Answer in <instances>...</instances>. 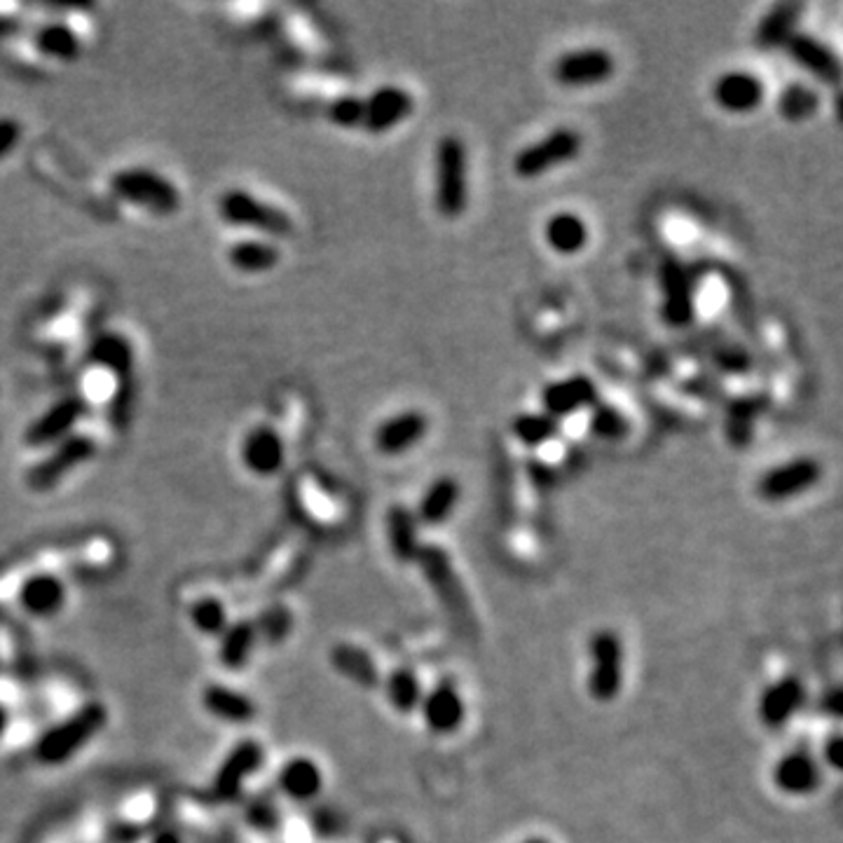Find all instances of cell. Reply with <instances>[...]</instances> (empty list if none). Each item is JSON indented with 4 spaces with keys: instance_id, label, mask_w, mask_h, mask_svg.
Here are the masks:
<instances>
[{
    "instance_id": "cell-1",
    "label": "cell",
    "mask_w": 843,
    "mask_h": 843,
    "mask_svg": "<svg viewBox=\"0 0 843 843\" xmlns=\"http://www.w3.org/2000/svg\"><path fill=\"white\" fill-rule=\"evenodd\" d=\"M106 722L108 710L101 703H87L64 722L45 731V734L37 738L33 755L45 766L66 764L101 734Z\"/></svg>"
},
{
    "instance_id": "cell-2",
    "label": "cell",
    "mask_w": 843,
    "mask_h": 843,
    "mask_svg": "<svg viewBox=\"0 0 843 843\" xmlns=\"http://www.w3.org/2000/svg\"><path fill=\"white\" fill-rule=\"evenodd\" d=\"M626 682V649L624 640L612 628H599L588 640V674L586 691L595 703L609 705L624 691Z\"/></svg>"
},
{
    "instance_id": "cell-3",
    "label": "cell",
    "mask_w": 843,
    "mask_h": 843,
    "mask_svg": "<svg viewBox=\"0 0 843 843\" xmlns=\"http://www.w3.org/2000/svg\"><path fill=\"white\" fill-rule=\"evenodd\" d=\"M436 209L443 218H457L466 209V150L453 134L436 148Z\"/></svg>"
},
{
    "instance_id": "cell-4",
    "label": "cell",
    "mask_w": 843,
    "mask_h": 843,
    "mask_svg": "<svg viewBox=\"0 0 843 843\" xmlns=\"http://www.w3.org/2000/svg\"><path fill=\"white\" fill-rule=\"evenodd\" d=\"M581 148H584V139L572 127H558L549 137L539 139L537 143L522 148L514 158V172L518 179H539L549 174L553 166L568 164L574 158H579Z\"/></svg>"
},
{
    "instance_id": "cell-5",
    "label": "cell",
    "mask_w": 843,
    "mask_h": 843,
    "mask_svg": "<svg viewBox=\"0 0 843 843\" xmlns=\"http://www.w3.org/2000/svg\"><path fill=\"white\" fill-rule=\"evenodd\" d=\"M110 191L153 214H172L181 202L172 183L160 174L143 172V169H129V172L116 174L110 179Z\"/></svg>"
},
{
    "instance_id": "cell-6",
    "label": "cell",
    "mask_w": 843,
    "mask_h": 843,
    "mask_svg": "<svg viewBox=\"0 0 843 843\" xmlns=\"http://www.w3.org/2000/svg\"><path fill=\"white\" fill-rule=\"evenodd\" d=\"M820 478H822V466L818 460L797 457L764 472L757 480V495L764 501H771V504L787 501L809 493L811 487L818 485Z\"/></svg>"
},
{
    "instance_id": "cell-7",
    "label": "cell",
    "mask_w": 843,
    "mask_h": 843,
    "mask_svg": "<svg viewBox=\"0 0 843 843\" xmlns=\"http://www.w3.org/2000/svg\"><path fill=\"white\" fill-rule=\"evenodd\" d=\"M218 212L228 223L241 225V228H256L268 235H289L293 230V223L284 212L274 209L272 204L258 199L247 191L225 193L220 197Z\"/></svg>"
},
{
    "instance_id": "cell-8",
    "label": "cell",
    "mask_w": 843,
    "mask_h": 843,
    "mask_svg": "<svg viewBox=\"0 0 843 843\" xmlns=\"http://www.w3.org/2000/svg\"><path fill=\"white\" fill-rule=\"evenodd\" d=\"M771 782L785 797H811L822 782V764L809 747H792L774 764Z\"/></svg>"
},
{
    "instance_id": "cell-9",
    "label": "cell",
    "mask_w": 843,
    "mask_h": 843,
    "mask_svg": "<svg viewBox=\"0 0 843 843\" xmlns=\"http://www.w3.org/2000/svg\"><path fill=\"white\" fill-rule=\"evenodd\" d=\"M418 712L431 734L453 736L466 720V703L453 680H441L431 689H424Z\"/></svg>"
},
{
    "instance_id": "cell-10",
    "label": "cell",
    "mask_w": 843,
    "mask_h": 843,
    "mask_svg": "<svg viewBox=\"0 0 843 843\" xmlns=\"http://www.w3.org/2000/svg\"><path fill=\"white\" fill-rule=\"evenodd\" d=\"M614 56L607 50L584 47L558 56L553 64V78L562 87H593L607 83L614 75Z\"/></svg>"
},
{
    "instance_id": "cell-11",
    "label": "cell",
    "mask_w": 843,
    "mask_h": 843,
    "mask_svg": "<svg viewBox=\"0 0 843 843\" xmlns=\"http://www.w3.org/2000/svg\"><path fill=\"white\" fill-rule=\"evenodd\" d=\"M806 703V684L797 674H782V678L766 684L757 701V720L764 728H782L790 724Z\"/></svg>"
},
{
    "instance_id": "cell-12",
    "label": "cell",
    "mask_w": 843,
    "mask_h": 843,
    "mask_svg": "<svg viewBox=\"0 0 843 843\" xmlns=\"http://www.w3.org/2000/svg\"><path fill=\"white\" fill-rule=\"evenodd\" d=\"M266 759V749L256 741L237 743L225 757L214 776V792L220 799H237Z\"/></svg>"
},
{
    "instance_id": "cell-13",
    "label": "cell",
    "mask_w": 843,
    "mask_h": 843,
    "mask_svg": "<svg viewBox=\"0 0 843 843\" xmlns=\"http://www.w3.org/2000/svg\"><path fill=\"white\" fill-rule=\"evenodd\" d=\"M94 453H97V441L85 434H73L60 445V450H56L52 457L33 468L29 483L33 490H50V487L60 483L73 466L87 462Z\"/></svg>"
},
{
    "instance_id": "cell-14",
    "label": "cell",
    "mask_w": 843,
    "mask_h": 843,
    "mask_svg": "<svg viewBox=\"0 0 843 843\" xmlns=\"http://www.w3.org/2000/svg\"><path fill=\"white\" fill-rule=\"evenodd\" d=\"M766 89L764 83L755 73L747 71H728L712 85V99L726 110L743 116V112H753L764 104Z\"/></svg>"
},
{
    "instance_id": "cell-15",
    "label": "cell",
    "mask_w": 843,
    "mask_h": 843,
    "mask_svg": "<svg viewBox=\"0 0 843 843\" xmlns=\"http://www.w3.org/2000/svg\"><path fill=\"white\" fill-rule=\"evenodd\" d=\"M364 106H366L364 127L370 131V134H385V131L393 129L410 118L412 108H415V101H412V97L406 89L385 85L380 89H375L364 101Z\"/></svg>"
},
{
    "instance_id": "cell-16",
    "label": "cell",
    "mask_w": 843,
    "mask_h": 843,
    "mask_svg": "<svg viewBox=\"0 0 843 843\" xmlns=\"http://www.w3.org/2000/svg\"><path fill=\"white\" fill-rule=\"evenodd\" d=\"M19 607L33 618H50L66 605V584L52 572H37L19 586Z\"/></svg>"
},
{
    "instance_id": "cell-17",
    "label": "cell",
    "mask_w": 843,
    "mask_h": 843,
    "mask_svg": "<svg viewBox=\"0 0 843 843\" xmlns=\"http://www.w3.org/2000/svg\"><path fill=\"white\" fill-rule=\"evenodd\" d=\"M241 462L256 476H274L287 462L284 436L272 426H258L241 443Z\"/></svg>"
},
{
    "instance_id": "cell-18",
    "label": "cell",
    "mask_w": 843,
    "mask_h": 843,
    "mask_svg": "<svg viewBox=\"0 0 843 843\" xmlns=\"http://www.w3.org/2000/svg\"><path fill=\"white\" fill-rule=\"evenodd\" d=\"M663 316L674 328L687 326L693 318V281L678 260H666L661 268Z\"/></svg>"
},
{
    "instance_id": "cell-19",
    "label": "cell",
    "mask_w": 843,
    "mask_h": 843,
    "mask_svg": "<svg viewBox=\"0 0 843 843\" xmlns=\"http://www.w3.org/2000/svg\"><path fill=\"white\" fill-rule=\"evenodd\" d=\"M597 399V387L586 375H574L568 380H558L549 385L541 393L543 412L553 420L574 415V412L593 406Z\"/></svg>"
},
{
    "instance_id": "cell-20",
    "label": "cell",
    "mask_w": 843,
    "mask_h": 843,
    "mask_svg": "<svg viewBox=\"0 0 843 843\" xmlns=\"http://www.w3.org/2000/svg\"><path fill=\"white\" fill-rule=\"evenodd\" d=\"M785 50H787V54H790V60L797 66H801L803 71H809L813 78L828 83V85L839 83L841 66H839L836 54L828 45L820 43L815 35L795 33L790 41H787Z\"/></svg>"
},
{
    "instance_id": "cell-21",
    "label": "cell",
    "mask_w": 843,
    "mask_h": 843,
    "mask_svg": "<svg viewBox=\"0 0 843 843\" xmlns=\"http://www.w3.org/2000/svg\"><path fill=\"white\" fill-rule=\"evenodd\" d=\"M426 429L429 422L420 410H406L380 424V429L375 431V445L382 455L397 457L415 447L426 436Z\"/></svg>"
},
{
    "instance_id": "cell-22",
    "label": "cell",
    "mask_w": 843,
    "mask_h": 843,
    "mask_svg": "<svg viewBox=\"0 0 843 843\" xmlns=\"http://www.w3.org/2000/svg\"><path fill=\"white\" fill-rule=\"evenodd\" d=\"M277 785L287 799L310 803L324 790V771L312 757H293L279 768Z\"/></svg>"
},
{
    "instance_id": "cell-23",
    "label": "cell",
    "mask_w": 843,
    "mask_h": 843,
    "mask_svg": "<svg viewBox=\"0 0 843 843\" xmlns=\"http://www.w3.org/2000/svg\"><path fill=\"white\" fill-rule=\"evenodd\" d=\"M385 534H387L389 553L397 558L401 565L418 562L424 547L420 539V522L415 514L408 511L401 504L391 506L385 518Z\"/></svg>"
},
{
    "instance_id": "cell-24",
    "label": "cell",
    "mask_w": 843,
    "mask_h": 843,
    "mask_svg": "<svg viewBox=\"0 0 843 843\" xmlns=\"http://www.w3.org/2000/svg\"><path fill=\"white\" fill-rule=\"evenodd\" d=\"M202 707L209 715L225 724H249L256 720L258 710L256 703L233 687L225 684H209L202 689Z\"/></svg>"
},
{
    "instance_id": "cell-25",
    "label": "cell",
    "mask_w": 843,
    "mask_h": 843,
    "mask_svg": "<svg viewBox=\"0 0 843 843\" xmlns=\"http://www.w3.org/2000/svg\"><path fill=\"white\" fill-rule=\"evenodd\" d=\"M803 3H778L768 10L755 31V45L759 50H778L785 47L787 41L797 33V24L803 14Z\"/></svg>"
},
{
    "instance_id": "cell-26",
    "label": "cell",
    "mask_w": 843,
    "mask_h": 843,
    "mask_svg": "<svg viewBox=\"0 0 843 843\" xmlns=\"http://www.w3.org/2000/svg\"><path fill=\"white\" fill-rule=\"evenodd\" d=\"M328 659H331V666L354 684H359L364 689H375L382 684L378 663H375L372 656L361 647L341 642L331 649Z\"/></svg>"
},
{
    "instance_id": "cell-27",
    "label": "cell",
    "mask_w": 843,
    "mask_h": 843,
    "mask_svg": "<svg viewBox=\"0 0 843 843\" xmlns=\"http://www.w3.org/2000/svg\"><path fill=\"white\" fill-rule=\"evenodd\" d=\"M460 497H462V487L455 478L450 476L436 478L426 487L418 504V514H415L418 522L429 525V528H436V525L445 522L455 514Z\"/></svg>"
},
{
    "instance_id": "cell-28",
    "label": "cell",
    "mask_w": 843,
    "mask_h": 843,
    "mask_svg": "<svg viewBox=\"0 0 843 843\" xmlns=\"http://www.w3.org/2000/svg\"><path fill=\"white\" fill-rule=\"evenodd\" d=\"M382 689L387 703L401 712V715H412V712L420 710L422 696H424V684L420 680V674L412 668H393L391 672L385 674Z\"/></svg>"
},
{
    "instance_id": "cell-29",
    "label": "cell",
    "mask_w": 843,
    "mask_h": 843,
    "mask_svg": "<svg viewBox=\"0 0 843 843\" xmlns=\"http://www.w3.org/2000/svg\"><path fill=\"white\" fill-rule=\"evenodd\" d=\"M33 45L47 60L71 62L83 50V33L68 22H50L35 31Z\"/></svg>"
},
{
    "instance_id": "cell-30",
    "label": "cell",
    "mask_w": 843,
    "mask_h": 843,
    "mask_svg": "<svg viewBox=\"0 0 843 843\" xmlns=\"http://www.w3.org/2000/svg\"><path fill=\"white\" fill-rule=\"evenodd\" d=\"M83 412H85L83 399H64L60 406H54L47 415H43L31 426L29 441L33 445H45V443L64 439L68 434V429L80 420Z\"/></svg>"
},
{
    "instance_id": "cell-31",
    "label": "cell",
    "mask_w": 843,
    "mask_h": 843,
    "mask_svg": "<svg viewBox=\"0 0 843 843\" xmlns=\"http://www.w3.org/2000/svg\"><path fill=\"white\" fill-rule=\"evenodd\" d=\"M549 247L560 256H574L588 244V225L572 212H560L547 223Z\"/></svg>"
},
{
    "instance_id": "cell-32",
    "label": "cell",
    "mask_w": 843,
    "mask_h": 843,
    "mask_svg": "<svg viewBox=\"0 0 843 843\" xmlns=\"http://www.w3.org/2000/svg\"><path fill=\"white\" fill-rule=\"evenodd\" d=\"M258 640V630L249 622L230 624L218 637V659L225 668L239 670L251 661V653Z\"/></svg>"
},
{
    "instance_id": "cell-33",
    "label": "cell",
    "mask_w": 843,
    "mask_h": 843,
    "mask_svg": "<svg viewBox=\"0 0 843 843\" xmlns=\"http://www.w3.org/2000/svg\"><path fill=\"white\" fill-rule=\"evenodd\" d=\"M89 361L91 366H101L110 372H116L118 378H125L129 368L134 366V347L129 345L125 335L118 333H106L99 335L91 345L89 352Z\"/></svg>"
},
{
    "instance_id": "cell-34",
    "label": "cell",
    "mask_w": 843,
    "mask_h": 843,
    "mask_svg": "<svg viewBox=\"0 0 843 843\" xmlns=\"http://www.w3.org/2000/svg\"><path fill=\"white\" fill-rule=\"evenodd\" d=\"M230 266L244 274L270 272L279 262V251L268 241H237L228 253Z\"/></svg>"
},
{
    "instance_id": "cell-35",
    "label": "cell",
    "mask_w": 843,
    "mask_h": 843,
    "mask_svg": "<svg viewBox=\"0 0 843 843\" xmlns=\"http://www.w3.org/2000/svg\"><path fill=\"white\" fill-rule=\"evenodd\" d=\"M818 108H820V97L815 94V89L806 87L801 83L785 87L778 97V112L787 122L811 120L818 112Z\"/></svg>"
},
{
    "instance_id": "cell-36",
    "label": "cell",
    "mask_w": 843,
    "mask_h": 843,
    "mask_svg": "<svg viewBox=\"0 0 843 843\" xmlns=\"http://www.w3.org/2000/svg\"><path fill=\"white\" fill-rule=\"evenodd\" d=\"M558 431V420L547 412H532V415H520L514 420V434L520 443L530 447L547 445Z\"/></svg>"
},
{
    "instance_id": "cell-37",
    "label": "cell",
    "mask_w": 843,
    "mask_h": 843,
    "mask_svg": "<svg viewBox=\"0 0 843 843\" xmlns=\"http://www.w3.org/2000/svg\"><path fill=\"white\" fill-rule=\"evenodd\" d=\"M191 622L202 635L220 637L225 628L230 626L228 607H225L216 597H202L199 603H195L191 609Z\"/></svg>"
},
{
    "instance_id": "cell-38",
    "label": "cell",
    "mask_w": 843,
    "mask_h": 843,
    "mask_svg": "<svg viewBox=\"0 0 843 843\" xmlns=\"http://www.w3.org/2000/svg\"><path fill=\"white\" fill-rule=\"evenodd\" d=\"M120 380L122 378H118L116 372H110L101 366H89V370L85 372V378H83L85 399L91 403H97V406L112 403L120 393Z\"/></svg>"
},
{
    "instance_id": "cell-39",
    "label": "cell",
    "mask_w": 843,
    "mask_h": 843,
    "mask_svg": "<svg viewBox=\"0 0 843 843\" xmlns=\"http://www.w3.org/2000/svg\"><path fill=\"white\" fill-rule=\"evenodd\" d=\"M591 431L597 439L618 441L628 434V420L612 406H599L591 415Z\"/></svg>"
},
{
    "instance_id": "cell-40",
    "label": "cell",
    "mask_w": 843,
    "mask_h": 843,
    "mask_svg": "<svg viewBox=\"0 0 843 843\" xmlns=\"http://www.w3.org/2000/svg\"><path fill=\"white\" fill-rule=\"evenodd\" d=\"M364 112H366L364 99H356V97H335L326 106V118L333 125L345 127V129L364 125Z\"/></svg>"
},
{
    "instance_id": "cell-41",
    "label": "cell",
    "mask_w": 843,
    "mask_h": 843,
    "mask_svg": "<svg viewBox=\"0 0 843 843\" xmlns=\"http://www.w3.org/2000/svg\"><path fill=\"white\" fill-rule=\"evenodd\" d=\"M753 418H755V410H753V406H749V401L736 403L734 408H731L728 424H726V429H728L726 434H728L731 443L745 445L747 441H753Z\"/></svg>"
},
{
    "instance_id": "cell-42",
    "label": "cell",
    "mask_w": 843,
    "mask_h": 843,
    "mask_svg": "<svg viewBox=\"0 0 843 843\" xmlns=\"http://www.w3.org/2000/svg\"><path fill=\"white\" fill-rule=\"evenodd\" d=\"M19 139H22V127L10 118L0 120V160L12 153V148L17 145Z\"/></svg>"
},
{
    "instance_id": "cell-43",
    "label": "cell",
    "mask_w": 843,
    "mask_h": 843,
    "mask_svg": "<svg viewBox=\"0 0 843 843\" xmlns=\"http://www.w3.org/2000/svg\"><path fill=\"white\" fill-rule=\"evenodd\" d=\"M841 755H843V741L841 734H832L822 743V761L828 764L832 771H841Z\"/></svg>"
},
{
    "instance_id": "cell-44",
    "label": "cell",
    "mask_w": 843,
    "mask_h": 843,
    "mask_svg": "<svg viewBox=\"0 0 843 843\" xmlns=\"http://www.w3.org/2000/svg\"><path fill=\"white\" fill-rule=\"evenodd\" d=\"M822 710L828 712V715H832V717H841L843 703H841V689L839 687H832L828 693H824Z\"/></svg>"
},
{
    "instance_id": "cell-45",
    "label": "cell",
    "mask_w": 843,
    "mask_h": 843,
    "mask_svg": "<svg viewBox=\"0 0 843 843\" xmlns=\"http://www.w3.org/2000/svg\"><path fill=\"white\" fill-rule=\"evenodd\" d=\"M8 724H10V712H8V707L3 703H0V738L6 736Z\"/></svg>"
},
{
    "instance_id": "cell-46",
    "label": "cell",
    "mask_w": 843,
    "mask_h": 843,
    "mask_svg": "<svg viewBox=\"0 0 843 843\" xmlns=\"http://www.w3.org/2000/svg\"><path fill=\"white\" fill-rule=\"evenodd\" d=\"M153 843H183V841H181L179 834H174V832H162V834H158V836L153 839Z\"/></svg>"
},
{
    "instance_id": "cell-47",
    "label": "cell",
    "mask_w": 843,
    "mask_h": 843,
    "mask_svg": "<svg viewBox=\"0 0 843 843\" xmlns=\"http://www.w3.org/2000/svg\"><path fill=\"white\" fill-rule=\"evenodd\" d=\"M520 843H551L549 839H543V836H530V839H525V841H520Z\"/></svg>"
}]
</instances>
